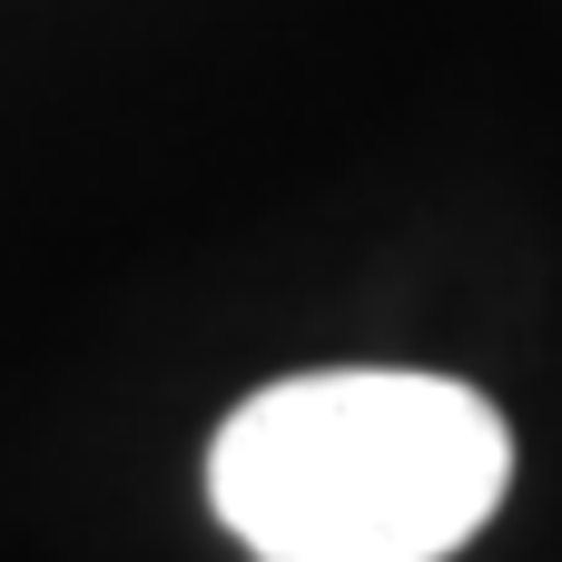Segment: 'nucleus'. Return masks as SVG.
Masks as SVG:
<instances>
[{
    "instance_id": "f257e3e1",
    "label": "nucleus",
    "mask_w": 562,
    "mask_h": 562,
    "mask_svg": "<svg viewBox=\"0 0 562 562\" xmlns=\"http://www.w3.org/2000/svg\"><path fill=\"white\" fill-rule=\"evenodd\" d=\"M504 484V415L405 366L286 375L207 445V504L257 562H445L494 524Z\"/></svg>"
}]
</instances>
